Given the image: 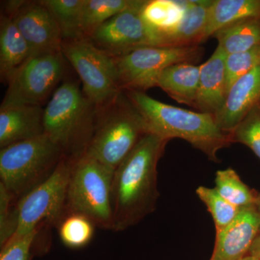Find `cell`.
Wrapping results in <instances>:
<instances>
[{
  "label": "cell",
  "instance_id": "obj_1",
  "mask_svg": "<svg viewBox=\"0 0 260 260\" xmlns=\"http://www.w3.org/2000/svg\"><path fill=\"white\" fill-rule=\"evenodd\" d=\"M169 140L147 133L135 145L113 177V232L125 231L153 213L160 193L157 167Z\"/></svg>",
  "mask_w": 260,
  "mask_h": 260
},
{
  "label": "cell",
  "instance_id": "obj_2",
  "mask_svg": "<svg viewBox=\"0 0 260 260\" xmlns=\"http://www.w3.org/2000/svg\"><path fill=\"white\" fill-rule=\"evenodd\" d=\"M124 92L144 119L148 133L162 139L186 140L215 162L218 161V152L234 143L232 133L220 129L213 114L169 105L149 96L145 92Z\"/></svg>",
  "mask_w": 260,
  "mask_h": 260
},
{
  "label": "cell",
  "instance_id": "obj_3",
  "mask_svg": "<svg viewBox=\"0 0 260 260\" xmlns=\"http://www.w3.org/2000/svg\"><path fill=\"white\" fill-rule=\"evenodd\" d=\"M97 112L96 106L85 96L76 82H64L44 108V135L64 157L76 161L88 150L95 131Z\"/></svg>",
  "mask_w": 260,
  "mask_h": 260
},
{
  "label": "cell",
  "instance_id": "obj_4",
  "mask_svg": "<svg viewBox=\"0 0 260 260\" xmlns=\"http://www.w3.org/2000/svg\"><path fill=\"white\" fill-rule=\"evenodd\" d=\"M147 133L144 119L123 90L98 108L95 131L85 155L116 169Z\"/></svg>",
  "mask_w": 260,
  "mask_h": 260
},
{
  "label": "cell",
  "instance_id": "obj_5",
  "mask_svg": "<svg viewBox=\"0 0 260 260\" xmlns=\"http://www.w3.org/2000/svg\"><path fill=\"white\" fill-rule=\"evenodd\" d=\"M63 156L44 134L2 148L0 184L19 200L50 177Z\"/></svg>",
  "mask_w": 260,
  "mask_h": 260
},
{
  "label": "cell",
  "instance_id": "obj_6",
  "mask_svg": "<svg viewBox=\"0 0 260 260\" xmlns=\"http://www.w3.org/2000/svg\"><path fill=\"white\" fill-rule=\"evenodd\" d=\"M114 171L85 154L73 162L67 191V213L80 214L95 226L112 230L111 194Z\"/></svg>",
  "mask_w": 260,
  "mask_h": 260
},
{
  "label": "cell",
  "instance_id": "obj_7",
  "mask_svg": "<svg viewBox=\"0 0 260 260\" xmlns=\"http://www.w3.org/2000/svg\"><path fill=\"white\" fill-rule=\"evenodd\" d=\"M73 161L63 156L50 177L16 202L18 224L13 237L44 225L58 227L66 216L67 191Z\"/></svg>",
  "mask_w": 260,
  "mask_h": 260
},
{
  "label": "cell",
  "instance_id": "obj_8",
  "mask_svg": "<svg viewBox=\"0 0 260 260\" xmlns=\"http://www.w3.org/2000/svg\"><path fill=\"white\" fill-rule=\"evenodd\" d=\"M61 53L79 75L85 96L97 108L107 105L123 91L114 58L88 39L63 40Z\"/></svg>",
  "mask_w": 260,
  "mask_h": 260
},
{
  "label": "cell",
  "instance_id": "obj_9",
  "mask_svg": "<svg viewBox=\"0 0 260 260\" xmlns=\"http://www.w3.org/2000/svg\"><path fill=\"white\" fill-rule=\"evenodd\" d=\"M199 46L144 47L114 58L123 90L145 92L156 86L164 70L179 63H191L202 55Z\"/></svg>",
  "mask_w": 260,
  "mask_h": 260
},
{
  "label": "cell",
  "instance_id": "obj_10",
  "mask_svg": "<svg viewBox=\"0 0 260 260\" xmlns=\"http://www.w3.org/2000/svg\"><path fill=\"white\" fill-rule=\"evenodd\" d=\"M64 58L61 51L29 58L8 81L1 107L42 106L64 75Z\"/></svg>",
  "mask_w": 260,
  "mask_h": 260
},
{
  "label": "cell",
  "instance_id": "obj_11",
  "mask_svg": "<svg viewBox=\"0 0 260 260\" xmlns=\"http://www.w3.org/2000/svg\"><path fill=\"white\" fill-rule=\"evenodd\" d=\"M145 2L136 0L134 5L108 20L85 39L112 57L140 47H155V36L142 18Z\"/></svg>",
  "mask_w": 260,
  "mask_h": 260
},
{
  "label": "cell",
  "instance_id": "obj_12",
  "mask_svg": "<svg viewBox=\"0 0 260 260\" xmlns=\"http://www.w3.org/2000/svg\"><path fill=\"white\" fill-rule=\"evenodd\" d=\"M11 18L28 43L32 56L61 52L63 38L60 28L40 1H27Z\"/></svg>",
  "mask_w": 260,
  "mask_h": 260
},
{
  "label": "cell",
  "instance_id": "obj_13",
  "mask_svg": "<svg viewBox=\"0 0 260 260\" xmlns=\"http://www.w3.org/2000/svg\"><path fill=\"white\" fill-rule=\"evenodd\" d=\"M260 231V215L255 205L242 208L236 218L216 234L210 260H241L249 254Z\"/></svg>",
  "mask_w": 260,
  "mask_h": 260
},
{
  "label": "cell",
  "instance_id": "obj_14",
  "mask_svg": "<svg viewBox=\"0 0 260 260\" xmlns=\"http://www.w3.org/2000/svg\"><path fill=\"white\" fill-rule=\"evenodd\" d=\"M260 104V65L235 82L220 112L215 115L219 127L233 133L244 118Z\"/></svg>",
  "mask_w": 260,
  "mask_h": 260
},
{
  "label": "cell",
  "instance_id": "obj_15",
  "mask_svg": "<svg viewBox=\"0 0 260 260\" xmlns=\"http://www.w3.org/2000/svg\"><path fill=\"white\" fill-rule=\"evenodd\" d=\"M44 110L40 105L0 108V148L44 135Z\"/></svg>",
  "mask_w": 260,
  "mask_h": 260
},
{
  "label": "cell",
  "instance_id": "obj_16",
  "mask_svg": "<svg viewBox=\"0 0 260 260\" xmlns=\"http://www.w3.org/2000/svg\"><path fill=\"white\" fill-rule=\"evenodd\" d=\"M227 54L217 47L208 61L200 66V83L195 109L216 115L226 99L225 59Z\"/></svg>",
  "mask_w": 260,
  "mask_h": 260
},
{
  "label": "cell",
  "instance_id": "obj_17",
  "mask_svg": "<svg viewBox=\"0 0 260 260\" xmlns=\"http://www.w3.org/2000/svg\"><path fill=\"white\" fill-rule=\"evenodd\" d=\"M212 3L213 1H185L181 21L171 30L155 35L156 47H191L201 44Z\"/></svg>",
  "mask_w": 260,
  "mask_h": 260
},
{
  "label": "cell",
  "instance_id": "obj_18",
  "mask_svg": "<svg viewBox=\"0 0 260 260\" xmlns=\"http://www.w3.org/2000/svg\"><path fill=\"white\" fill-rule=\"evenodd\" d=\"M200 67L179 63L162 72L157 87L179 104L196 108L200 83Z\"/></svg>",
  "mask_w": 260,
  "mask_h": 260
},
{
  "label": "cell",
  "instance_id": "obj_19",
  "mask_svg": "<svg viewBox=\"0 0 260 260\" xmlns=\"http://www.w3.org/2000/svg\"><path fill=\"white\" fill-rule=\"evenodd\" d=\"M31 51L11 18L2 13L0 18V75L8 83L10 78L29 58Z\"/></svg>",
  "mask_w": 260,
  "mask_h": 260
},
{
  "label": "cell",
  "instance_id": "obj_20",
  "mask_svg": "<svg viewBox=\"0 0 260 260\" xmlns=\"http://www.w3.org/2000/svg\"><path fill=\"white\" fill-rule=\"evenodd\" d=\"M251 18H260V0H215L208 11L201 43L227 25Z\"/></svg>",
  "mask_w": 260,
  "mask_h": 260
},
{
  "label": "cell",
  "instance_id": "obj_21",
  "mask_svg": "<svg viewBox=\"0 0 260 260\" xmlns=\"http://www.w3.org/2000/svg\"><path fill=\"white\" fill-rule=\"evenodd\" d=\"M213 37L227 55L259 47L260 18L239 20L220 29Z\"/></svg>",
  "mask_w": 260,
  "mask_h": 260
},
{
  "label": "cell",
  "instance_id": "obj_22",
  "mask_svg": "<svg viewBox=\"0 0 260 260\" xmlns=\"http://www.w3.org/2000/svg\"><path fill=\"white\" fill-rule=\"evenodd\" d=\"M184 10L185 1L149 0L142 8L141 15L155 38L156 34L175 27L183 18Z\"/></svg>",
  "mask_w": 260,
  "mask_h": 260
},
{
  "label": "cell",
  "instance_id": "obj_23",
  "mask_svg": "<svg viewBox=\"0 0 260 260\" xmlns=\"http://www.w3.org/2000/svg\"><path fill=\"white\" fill-rule=\"evenodd\" d=\"M136 0H85L80 31L82 37L87 38L108 20L135 4Z\"/></svg>",
  "mask_w": 260,
  "mask_h": 260
},
{
  "label": "cell",
  "instance_id": "obj_24",
  "mask_svg": "<svg viewBox=\"0 0 260 260\" xmlns=\"http://www.w3.org/2000/svg\"><path fill=\"white\" fill-rule=\"evenodd\" d=\"M55 19L63 40L80 39V20L85 0H42Z\"/></svg>",
  "mask_w": 260,
  "mask_h": 260
},
{
  "label": "cell",
  "instance_id": "obj_25",
  "mask_svg": "<svg viewBox=\"0 0 260 260\" xmlns=\"http://www.w3.org/2000/svg\"><path fill=\"white\" fill-rule=\"evenodd\" d=\"M215 181L219 194L234 206L242 209L255 205L258 194L244 184L232 168L218 171Z\"/></svg>",
  "mask_w": 260,
  "mask_h": 260
},
{
  "label": "cell",
  "instance_id": "obj_26",
  "mask_svg": "<svg viewBox=\"0 0 260 260\" xmlns=\"http://www.w3.org/2000/svg\"><path fill=\"white\" fill-rule=\"evenodd\" d=\"M95 224L83 215L68 213L58 226L61 242L71 249L88 245L93 237Z\"/></svg>",
  "mask_w": 260,
  "mask_h": 260
},
{
  "label": "cell",
  "instance_id": "obj_27",
  "mask_svg": "<svg viewBox=\"0 0 260 260\" xmlns=\"http://www.w3.org/2000/svg\"><path fill=\"white\" fill-rule=\"evenodd\" d=\"M196 194L211 214L216 234L232 223L242 210L224 199L215 188L200 186L196 189Z\"/></svg>",
  "mask_w": 260,
  "mask_h": 260
},
{
  "label": "cell",
  "instance_id": "obj_28",
  "mask_svg": "<svg viewBox=\"0 0 260 260\" xmlns=\"http://www.w3.org/2000/svg\"><path fill=\"white\" fill-rule=\"evenodd\" d=\"M259 65L260 46L248 51L227 55L225 59L226 94L237 80Z\"/></svg>",
  "mask_w": 260,
  "mask_h": 260
},
{
  "label": "cell",
  "instance_id": "obj_29",
  "mask_svg": "<svg viewBox=\"0 0 260 260\" xmlns=\"http://www.w3.org/2000/svg\"><path fill=\"white\" fill-rule=\"evenodd\" d=\"M42 229L20 237H12L1 246L0 260H32L41 254L38 246V236Z\"/></svg>",
  "mask_w": 260,
  "mask_h": 260
},
{
  "label": "cell",
  "instance_id": "obj_30",
  "mask_svg": "<svg viewBox=\"0 0 260 260\" xmlns=\"http://www.w3.org/2000/svg\"><path fill=\"white\" fill-rule=\"evenodd\" d=\"M234 143L246 145L260 160V110L256 107L238 125L232 133Z\"/></svg>",
  "mask_w": 260,
  "mask_h": 260
},
{
  "label": "cell",
  "instance_id": "obj_31",
  "mask_svg": "<svg viewBox=\"0 0 260 260\" xmlns=\"http://www.w3.org/2000/svg\"><path fill=\"white\" fill-rule=\"evenodd\" d=\"M15 199L9 191L0 184V246L14 235L18 224Z\"/></svg>",
  "mask_w": 260,
  "mask_h": 260
},
{
  "label": "cell",
  "instance_id": "obj_32",
  "mask_svg": "<svg viewBox=\"0 0 260 260\" xmlns=\"http://www.w3.org/2000/svg\"><path fill=\"white\" fill-rule=\"evenodd\" d=\"M248 255L254 256L260 259V233L253 242Z\"/></svg>",
  "mask_w": 260,
  "mask_h": 260
},
{
  "label": "cell",
  "instance_id": "obj_33",
  "mask_svg": "<svg viewBox=\"0 0 260 260\" xmlns=\"http://www.w3.org/2000/svg\"><path fill=\"white\" fill-rule=\"evenodd\" d=\"M256 209L260 215V193L258 194L255 203Z\"/></svg>",
  "mask_w": 260,
  "mask_h": 260
},
{
  "label": "cell",
  "instance_id": "obj_34",
  "mask_svg": "<svg viewBox=\"0 0 260 260\" xmlns=\"http://www.w3.org/2000/svg\"><path fill=\"white\" fill-rule=\"evenodd\" d=\"M241 260H260L259 259H257V258L254 257V256L247 255L245 257L243 258V259Z\"/></svg>",
  "mask_w": 260,
  "mask_h": 260
},
{
  "label": "cell",
  "instance_id": "obj_35",
  "mask_svg": "<svg viewBox=\"0 0 260 260\" xmlns=\"http://www.w3.org/2000/svg\"><path fill=\"white\" fill-rule=\"evenodd\" d=\"M258 108H259V110H260V104H259V107H258Z\"/></svg>",
  "mask_w": 260,
  "mask_h": 260
},
{
  "label": "cell",
  "instance_id": "obj_36",
  "mask_svg": "<svg viewBox=\"0 0 260 260\" xmlns=\"http://www.w3.org/2000/svg\"><path fill=\"white\" fill-rule=\"evenodd\" d=\"M259 233H260V231H259Z\"/></svg>",
  "mask_w": 260,
  "mask_h": 260
}]
</instances>
